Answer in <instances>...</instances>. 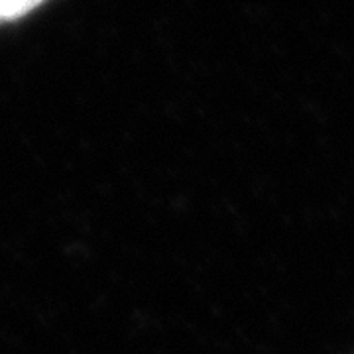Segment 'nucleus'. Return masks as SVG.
<instances>
[{
  "label": "nucleus",
  "instance_id": "f257e3e1",
  "mask_svg": "<svg viewBox=\"0 0 354 354\" xmlns=\"http://www.w3.org/2000/svg\"><path fill=\"white\" fill-rule=\"evenodd\" d=\"M46 0H0V22L18 20Z\"/></svg>",
  "mask_w": 354,
  "mask_h": 354
}]
</instances>
